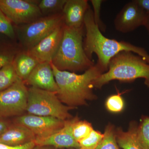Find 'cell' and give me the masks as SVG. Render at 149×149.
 Returning a JSON list of instances; mask_svg holds the SVG:
<instances>
[{"label": "cell", "mask_w": 149, "mask_h": 149, "mask_svg": "<svg viewBox=\"0 0 149 149\" xmlns=\"http://www.w3.org/2000/svg\"><path fill=\"white\" fill-rule=\"evenodd\" d=\"M64 23L60 24L52 32L32 49L27 50L40 63L51 62L60 44Z\"/></svg>", "instance_id": "8fae6325"}, {"label": "cell", "mask_w": 149, "mask_h": 149, "mask_svg": "<svg viewBox=\"0 0 149 149\" xmlns=\"http://www.w3.org/2000/svg\"><path fill=\"white\" fill-rule=\"evenodd\" d=\"M63 23L62 13L42 16L30 23L17 26L14 29L23 50L27 51L36 46Z\"/></svg>", "instance_id": "8992f818"}, {"label": "cell", "mask_w": 149, "mask_h": 149, "mask_svg": "<svg viewBox=\"0 0 149 149\" xmlns=\"http://www.w3.org/2000/svg\"><path fill=\"white\" fill-rule=\"evenodd\" d=\"M139 78H143L145 85L149 88V63L138 55L123 51L111 58L107 71L95 80L93 86L100 89L112 80L131 83Z\"/></svg>", "instance_id": "277c9868"}, {"label": "cell", "mask_w": 149, "mask_h": 149, "mask_svg": "<svg viewBox=\"0 0 149 149\" xmlns=\"http://www.w3.org/2000/svg\"><path fill=\"white\" fill-rule=\"evenodd\" d=\"M35 135L24 125L14 123L11 124L0 137V143L9 146H23L35 142Z\"/></svg>", "instance_id": "9a60e30c"}, {"label": "cell", "mask_w": 149, "mask_h": 149, "mask_svg": "<svg viewBox=\"0 0 149 149\" xmlns=\"http://www.w3.org/2000/svg\"><path fill=\"white\" fill-rule=\"evenodd\" d=\"M137 136L141 149H149V116L143 115L137 128Z\"/></svg>", "instance_id": "7402d4cb"}, {"label": "cell", "mask_w": 149, "mask_h": 149, "mask_svg": "<svg viewBox=\"0 0 149 149\" xmlns=\"http://www.w3.org/2000/svg\"><path fill=\"white\" fill-rule=\"evenodd\" d=\"M144 26H145L148 31L149 36V14H147L146 19V22H145Z\"/></svg>", "instance_id": "1f68e13d"}, {"label": "cell", "mask_w": 149, "mask_h": 149, "mask_svg": "<svg viewBox=\"0 0 149 149\" xmlns=\"http://www.w3.org/2000/svg\"><path fill=\"white\" fill-rule=\"evenodd\" d=\"M85 26L71 28L65 25L61 42L51 63L61 71H84L95 65L85 53L83 46Z\"/></svg>", "instance_id": "3957f363"}, {"label": "cell", "mask_w": 149, "mask_h": 149, "mask_svg": "<svg viewBox=\"0 0 149 149\" xmlns=\"http://www.w3.org/2000/svg\"><path fill=\"white\" fill-rule=\"evenodd\" d=\"M70 149H83L81 148H70Z\"/></svg>", "instance_id": "d6a6232c"}, {"label": "cell", "mask_w": 149, "mask_h": 149, "mask_svg": "<svg viewBox=\"0 0 149 149\" xmlns=\"http://www.w3.org/2000/svg\"><path fill=\"white\" fill-rule=\"evenodd\" d=\"M24 82L31 87L56 93L58 90L51 62L39 63Z\"/></svg>", "instance_id": "7c38bea8"}, {"label": "cell", "mask_w": 149, "mask_h": 149, "mask_svg": "<svg viewBox=\"0 0 149 149\" xmlns=\"http://www.w3.org/2000/svg\"><path fill=\"white\" fill-rule=\"evenodd\" d=\"M35 142H31L23 146L12 147L0 143V149H33L35 147Z\"/></svg>", "instance_id": "83f0119b"}, {"label": "cell", "mask_w": 149, "mask_h": 149, "mask_svg": "<svg viewBox=\"0 0 149 149\" xmlns=\"http://www.w3.org/2000/svg\"><path fill=\"white\" fill-rule=\"evenodd\" d=\"M19 51L13 46L0 45V69L7 65L12 63Z\"/></svg>", "instance_id": "cb8c5ba5"}, {"label": "cell", "mask_w": 149, "mask_h": 149, "mask_svg": "<svg viewBox=\"0 0 149 149\" xmlns=\"http://www.w3.org/2000/svg\"><path fill=\"white\" fill-rule=\"evenodd\" d=\"M40 1L0 0V9L16 26L27 24L43 16L38 6Z\"/></svg>", "instance_id": "ba28073f"}, {"label": "cell", "mask_w": 149, "mask_h": 149, "mask_svg": "<svg viewBox=\"0 0 149 149\" xmlns=\"http://www.w3.org/2000/svg\"><path fill=\"white\" fill-rule=\"evenodd\" d=\"M135 1L147 14H149V0H135Z\"/></svg>", "instance_id": "f546056e"}, {"label": "cell", "mask_w": 149, "mask_h": 149, "mask_svg": "<svg viewBox=\"0 0 149 149\" xmlns=\"http://www.w3.org/2000/svg\"><path fill=\"white\" fill-rule=\"evenodd\" d=\"M103 137V133L93 129L86 138L79 142L83 149H96Z\"/></svg>", "instance_id": "d4e9b609"}, {"label": "cell", "mask_w": 149, "mask_h": 149, "mask_svg": "<svg viewBox=\"0 0 149 149\" xmlns=\"http://www.w3.org/2000/svg\"><path fill=\"white\" fill-rule=\"evenodd\" d=\"M147 16L146 13L133 0L125 4L116 16L115 28L123 33L133 32L144 26Z\"/></svg>", "instance_id": "30bf717a"}, {"label": "cell", "mask_w": 149, "mask_h": 149, "mask_svg": "<svg viewBox=\"0 0 149 149\" xmlns=\"http://www.w3.org/2000/svg\"><path fill=\"white\" fill-rule=\"evenodd\" d=\"M19 78L12 63L3 67L0 69V92L10 87Z\"/></svg>", "instance_id": "44dd1931"}, {"label": "cell", "mask_w": 149, "mask_h": 149, "mask_svg": "<svg viewBox=\"0 0 149 149\" xmlns=\"http://www.w3.org/2000/svg\"><path fill=\"white\" fill-rule=\"evenodd\" d=\"M90 1L93 6V16L95 22L101 32H105L106 30V25L102 21L100 15L102 4L103 3L104 1L91 0Z\"/></svg>", "instance_id": "4316f807"}, {"label": "cell", "mask_w": 149, "mask_h": 149, "mask_svg": "<svg viewBox=\"0 0 149 149\" xmlns=\"http://www.w3.org/2000/svg\"><path fill=\"white\" fill-rule=\"evenodd\" d=\"M0 33L14 39L16 36L14 27L11 22L0 9Z\"/></svg>", "instance_id": "484cf974"}, {"label": "cell", "mask_w": 149, "mask_h": 149, "mask_svg": "<svg viewBox=\"0 0 149 149\" xmlns=\"http://www.w3.org/2000/svg\"><path fill=\"white\" fill-rule=\"evenodd\" d=\"M28 88L20 78L0 92V118L20 116L26 112Z\"/></svg>", "instance_id": "52a82bcc"}, {"label": "cell", "mask_w": 149, "mask_h": 149, "mask_svg": "<svg viewBox=\"0 0 149 149\" xmlns=\"http://www.w3.org/2000/svg\"><path fill=\"white\" fill-rule=\"evenodd\" d=\"M116 128L109 123L105 128L103 137L96 149H121L116 141Z\"/></svg>", "instance_id": "d6986e66"}, {"label": "cell", "mask_w": 149, "mask_h": 149, "mask_svg": "<svg viewBox=\"0 0 149 149\" xmlns=\"http://www.w3.org/2000/svg\"><path fill=\"white\" fill-rule=\"evenodd\" d=\"M67 0H41L38 5L43 16L62 13Z\"/></svg>", "instance_id": "ffe728a7"}, {"label": "cell", "mask_w": 149, "mask_h": 149, "mask_svg": "<svg viewBox=\"0 0 149 149\" xmlns=\"http://www.w3.org/2000/svg\"><path fill=\"white\" fill-rule=\"evenodd\" d=\"M11 125L10 123L4 118H0V137Z\"/></svg>", "instance_id": "f1b7e54d"}, {"label": "cell", "mask_w": 149, "mask_h": 149, "mask_svg": "<svg viewBox=\"0 0 149 149\" xmlns=\"http://www.w3.org/2000/svg\"><path fill=\"white\" fill-rule=\"evenodd\" d=\"M51 65L58 88L57 96L62 103L75 109L97 99L93 92V83L104 72L97 63L82 74L61 71Z\"/></svg>", "instance_id": "7a4b0ae2"}, {"label": "cell", "mask_w": 149, "mask_h": 149, "mask_svg": "<svg viewBox=\"0 0 149 149\" xmlns=\"http://www.w3.org/2000/svg\"><path fill=\"white\" fill-rule=\"evenodd\" d=\"M33 149H57L50 146H37L35 145Z\"/></svg>", "instance_id": "4dcf8cb0"}, {"label": "cell", "mask_w": 149, "mask_h": 149, "mask_svg": "<svg viewBox=\"0 0 149 149\" xmlns=\"http://www.w3.org/2000/svg\"><path fill=\"white\" fill-rule=\"evenodd\" d=\"M138 124L136 121H130L127 131H124L120 127L116 128V140L120 148L141 149L137 136Z\"/></svg>", "instance_id": "e0dca14e"}, {"label": "cell", "mask_w": 149, "mask_h": 149, "mask_svg": "<svg viewBox=\"0 0 149 149\" xmlns=\"http://www.w3.org/2000/svg\"><path fill=\"white\" fill-rule=\"evenodd\" d=\"M66 120L73 138L78 143L86 138L94 129L91 123L81 120L77 116Z\"/></svg>", "instance_id": "ac0fdd59"}, {"label": "cell", "mask_w": 149, "mask_h": 149, "mask_svg": "<svg viewBox=\"0 0 149 149\" xmlns=\"http://www.w3.org/2000/svg\"><path fill=\"white\" fill-rule=\"evenodd\" d=\"M90 7L87 0H67L62 11L65 25L75 28L85 26V14Z\"/></svg>", "instance_id": "4fadbf2b"}, {"label": "cell", "mask_w": 149, "mask_h": 149, "mask_svg": "<svg viewBox=\"0 0 149 149\" xmlns=\"http://www.w3.org/2000/svg\"><path fill=\"white\" fill-rule=\"evenodd\" d=\"M35 145L50 146L58 148H80L79 143L72 136L66 120L64 125L60 130L53 135L41 139H35Z\"/></svg>", "instance_id": "5bb4252c"}, {"label": "cell", "mask_w": 149, "mask_h": 149, "mask_svg": "<svg viewBox=\"0 0 149 149\" xmlns=\"http://www.w3.org/2000/svg\"><path fill=\"white\" fill-rule=\"evenodd\" d=\"M105 105L107 110L112 113H120L125 107L124 100L119 93L109 96L107 99Z\"/></svg>", "instance_id": "603a6c76"}, {"label": "cell", "mask_w": 149, "mask_h": 149, "mask_svg": "<svg viewBox=\"0 0 149 149\" xmlns=\"http://www.w3.org/2000/svg\"><path fill=\"white\" fill-rule=\"evenodd\" d=\"M14 122L29 129L35 135V139H41L49 137L60 130L64 126L65 120L51 116L27 113L16 117Z\"/></svg>", "instance_id": "9c48e42d"}, {"label": "cell", "mask_w": 149, "mask_h": 149, "mask_svg": "<svg viewBox=\"0 0 149 149\" xmlns=\"http://www.w3.org/2000/svg\"><path fill=\"white\" fill-rule=\"evenodd\" d=\"M39 63L27 51L23 50L17 54L12 64L18 77L24 82Z\"/></svg>", "instance_id": "2e32d148"}, {"label": "cell", "mask_w": 149, "mask_h": 149, "mask_svg": "<svg viewBox=\"0 0 149 149\" xmlns=\"http://www.w3.org/2000/svg\"><path fill=\"white\" fill-rule=\"evenodd\" d=\"M84 25L85 37L83 46L85 53L91 59L93 54L97 55L98 60L96 63L104 72L107 71L111 58L123 51L138 55L149 64V54L144 48L125 41H118L105 37L95 22L91 6L85 14Z\"/></svg>", "instance_id": "6da1fadb"}, {"label": "cell", "mask_w": 149, "mask_h": 149, "mask_svg": "<svg viewBox=\"0 0 149 149\" xmlns=\"http://www.w3.org/2000/svg\"><path fill=\"white\" fill-rule=\"evenodd\" d=\"M73 109L62 103L56 93L34 87L28 88L26 109L28 114L65 120L72 117L69 111Z\"/></svg>", "instance_id": "5b68a950"}]
</instances>
